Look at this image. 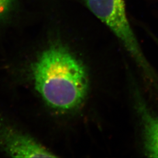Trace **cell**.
Listing matches in <instances>:
<instances>
[{
	"mask_svg": "<svg viewBox=\"0 0 158 158\" xmlns=\"http://www.w3.org/2000/svg\"><path fill=\"white\" fill-rule=\"evenodd\" d=\"M36 90L51 108L72 111L84 102L89 87L85 66L65 47L52 46L43 52L32 68Z\"/></svg>",
	"mask_w": 158,
	"mask_h": 158,
	"instance_id": "1",
	"label": "cell"
},
{
	"mask_svg": "<svg viewBox=\"0 0 158 158\" xmlns=\"http://www.w3.org/2000/svg\"><path fill=\"white\" fill-rule=\"evenodd\" d=\"M91 11L118 39L149 80L158 85V77L146 58L131 27L124 0H85Z\"/></svg>",
	"mask_w": 158,
	"mask_h": 158,
	"instance_id": "2",
	"label": "cell"
},
{
	"mask_svg": "<svg viewBox=\"0 0 158 158\" xmlns=\"http://www.w3.org/2000/svg\"><path fill=\"white\" fill-rule=\"evenodd\" d=\"M0 149L16 158H53L56 156L31 137L0 119Z\"/></svg>",
	"mask_w": 158,
	"mask_h": 158,
	"instance_id": "3",
	"label": "cell"
},
{
	"mask_svg": "<svg viewBox=\"0 0 158 158\" xmlns=\"http://www.w3.org/2000/svg\"><path fill=\"white\" fill-rule=\"evenodd\" d=\"M139 107L145 153L149 157L158 158V117L148 111L143 105H139Z\"/></svg>",
	"mask_w": 158,
	"mask_h": 158,
	"instance_id": "4",
	"label": "cell"
},
{
	"mask_svg": "<svg viewBox=\"0 0 158 158\" xmlns=\"http://www.w3.org/2000/svg\"><path fill=\"white\" fill-rule=\"evenodd\" d=\"M14 0H0V21L3 19L11 8Z\"/></svg>",
	"mask_w": 158,
	"mask_h": 158,
	"instance_id": "5",
	"label": "cell"
}]
</instances>
